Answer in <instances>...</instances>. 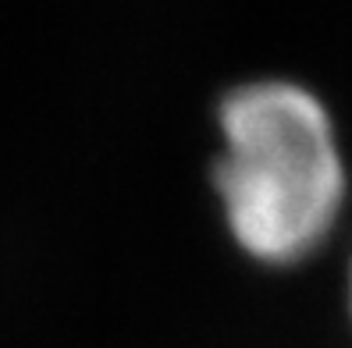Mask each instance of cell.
<instances>
[{
    "label": "cell",
    "instance_id": "1",
    "mask_svg": "<svg viewBox=\"0 0 352 348\" xmlns=\"http://www.w3.org/2000/svg\"><path fill=\"white\" fill-rule=\"evenodd\" d=\"M217 128L214 192L235 245L267 267L314 256L349 192L324 100L288 78L242 82L221 100Z\"/></svg>",
    "mask_w": 352,
    "mask_h": 348
},
{
    "label": "cell",
    "instance_id": "2",
    "mask_svg": "<svg viewBox=\"0 0 352 348\" xmlns=\"http://www.w3.org/2000/svg\"><path fill=\"white\" fill-rule=\"evenodd\" d=\"M349 313H352V267H349Z\"/></svg>",
    "mask_w": 352,
    "mask_h": 348
}]
</instances>
